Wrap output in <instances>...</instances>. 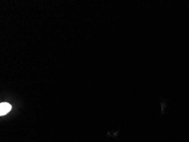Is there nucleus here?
Instances as JSON below:
<instances>
[{"label": "nucleus", "mask_w": 189, "mask_h": 142, "mask_svg": "<svg viewBox=\"0 0 189 142\" xmlns=\"http://www.w3.org/2000/svg\"><path fill=\"white\" fill-rule=\"evenodd\" d=\"M11 109V105L7 102H2L0 104V116H2L6 114Z\"/></svg>", "instance_id": "obj_1"}]
</instances>
